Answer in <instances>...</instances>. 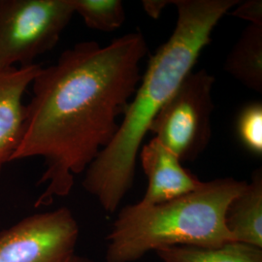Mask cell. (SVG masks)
<instances>
[{"label":"cell","mask_w":262,"mask_h":262,"mask_svg":"<svg viewBox=\"0 0 262 262\" xmlns=\"http://www.w3.org/2000/svg\"><path fill=\"white\" fill-rule=\"evenodd\" d=\"M148 52L139 32L101 47L95 41L77 43L55 64L42 67L31 83L23 138L13 160L41 157L46 185L35 207L67 196L76 175L84 172L112 142L142 75Z\"/></svg>","instance_id":"6da1fadb"},{"label":"cell","mask_w":262,"mask_h":262,"mask_svg":"<svg viewBox=\"0 0 262 262\" xmlns=\"http://www.w3.org/2000/svg\"><path fill=\"white\" fill-rule=\"evenodd\" d=\"M237 0H173L176 28L150 57L133 100L112 142L85 170L83 186L108 213H114L129 191L136 159L150 123L190 72L211 42L213 29Z\"/></svg>","instance_id":"7a4b0ae2"},{"label":"cell","mask_w":262,"mask_h":262,"mask_svg":"<svg viewBox=\"0 0 262 262\" xmlns=\"http://www.w3.org/2000/svg\"><path fill=\"white\" fill-rule=\"evenodd\" d=\"M246 181L216 179L168 202L124 207L107 236V262H135L150 251L175 246L215 248L234 242L225 212Z\"/></svg>","instance_id":"3957f363"},{"label":"cell","mask_w":262,"mask_h":262,"mask_svg":"<svg viewBox=\"0 0 262 262\" xmlns=\"http://www.w3.org/2000/svg\"><path fill=\"white\" fill-rule=\"evenodd\" d=\"M74 14L71 0H0V71L34 64Z\"/></svg>","instance_id":"277c9868"},{"label":"cell","mask_w":262,"mask_h":262,"mask_svg":"<svg viewBox=\"0 0 262 262\" xmlns=\"http://www.w3.org/2000/svg\"><path fill=\"white\" fill-rule=\"evenodd\" d=\"M214 76L206 69L190 72L150 123L155 138L182 161H193L212 137Z\"/></svg>","instance_id":"5b68a950"},{"label":"cell","mask_w":262,"mask_h":262,"mask_svg":"<svg viewBox=\"0 0 262 262\" xmlns=\"http://www.w3.org/2000/svg\"><path fill=\"white\" fill-rule=\"evenodd\" d=\"M79 234L66 207L28 215L0 232V262H63L74 253Z\"/></svg>","instance_id":"8992f818"},{"label":"cell","mask_w":262,"mask_h":262,"mask_svg":"<svg viewBox=\"0 0 262 262\" xmlns=\"http://www.w3.org/2000/svg\"><path fill=\"white\" fill-rule=\"evenodd\" d=\"M141 162L148 177V187L139 204L151 206L184 196L202 185L184 168L178 157L157 138L143 146Z\"/></svg>","instance_id":"52a82bcc"},{"label":"cell","mask_w":262,"mask_h":262,"mask_svg":"<svg viewBox=\"0 0 262 262\" xmlns=\"http://www.w3.org/2000/svg\"><path fill=\"white\" fill-rule=\"evenodd\" d=\"M42 66L14 67L0 71V174L19 147L26 122L24 95Z\"/></svg>","instance_id":"ba28073f"},{"label":"cell","mask_w":262,"mask_h":262,"mask_svg":"<svg viewBox=\"0 0 262 262\" xmlns=\"http://www.w3.org/2000/svg\"><path fill=\"white\" fill-rule=\"evenodd\" d=\"M225 227L234 242L262 249V171L230 202L225 212Z\"/></svg>","instance_id":"9c48e42d"},{"label":"cell","mask_w":262,"mask_h":262,"mask_svg":"<svg viewBox=\"0 0 262 262\" xmlns=\"http://www.w3.org/2000/svg\"><path fill=\"white\" fill-rule=\"evenodd\" d=\"M225 70L254 92H262V26L250 25L226 57Z\"/></svg>","instance_id":"30bf717a"},{"label":"cell","mask_w":262,"mask_h":262,"mask_svg":"<svg viewBox=\"0 0 262 262\" xmlns=\"http://www.w3.org/2000/svg\"><path fill=\"white\" fill-rule=\"evenodd\" d=\"M156 253L163 262H262V249L239 242L215 248L175 246Z\"/></svg>","instance_id":"8fae6325"},{"label":"cell","mask_w":262,"mask_h":262,"mask_svg":"<svg viewBox=\"0 0 262 262\" xmlns=\"http://www.w3.org/2000/svg\"><path fill=\"white\" fill-rule=\"evenodd\" d=\"M75 14L84 19L88 28L114 31L125 20V11L120 0H71Z\"/></svg>","instance_id":"7c38bea8"},{"label":"cell","mask_w":262,"mask_h":262,"mask_svg":"<svg viewBox=\"0 0 262 262\" xmlns=\"http://www.w3.org/2000/svg\"><path fill=\"white\" fill-rule=\"evenodd\" d=\"M237 132L244 146L256 156L262 155V105L249 104L240 113Z\"/></svg>","instance_id":"4fadbf2b"},{"label":"cell","mask_w":262,"mask_h":262,"mask_svg":"<svg viewBox=\"0 0 262 262\" xmlns=\"http://www.w3.org/2000/svg\"><path fill=\"white\" fill-rule=\"evenodd\" d=\"M240 19L251 21V25L262 26L261 0H248L241 4H237V8L231 13Z\"/></svg>","instance_id":"5bb4252c"},{"label":"cell","mask_w":262,"mask_h":262,"mask_svg":"<svg viewBox=\"0 0 262 262\" xmlns=\"http://www.w3.org/2000/svg\"><path fill=\"white\" fill-rule=\"evenodd\" d=\"M171 3V1H159V0H155V1H143V6L146 10V12L150 15V17L157 19L159 18V14L161 11L165 8V6Z\"/></svg>","instance_id":"9a60e30c"},{"label":"cell","mask_w":262,"mask_h":262,"mask_svg":"<svg viewBox=\"0 0 262 262\" xmlns=\"http://www.w3.org/2000/svg\"><path fill=\"white\" fill-rule=\"evenodd\" d=\"M63 262H95L90 258H86L84 256H79V255H76L75 253H73L72 255H70L66 260Z\"/></svg>","instance_id":"2e32d148"}]
</instances>
